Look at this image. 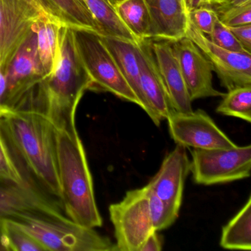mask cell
<instances>
[{
	"label": "cell",
	"mask_w": 251,
	"mask_h": 251,
	"mask_svg": "<svg viewBox=\"0 0 251 251\" xmlns=\"http://www.w3.org/2000/svg\"><path fill=\"white\" fill-rule=\"evenodd\" d=\"M0 136L23 186L65 212L52 120L35 111L0 109Z\"/></svg>",
	"instance_id": "1"
},
{
	"label": "cell",
	"mask_w": 251,
	"mask_h": 251,
	"mask_svg": "<svg viewBox=\"0 0 251 251\" xmlns=\"http://www.w3.org/2000/svg\"><path fill=\"white\" fill-rule=\"evenodd\" d=\"M58 173L64 211L80 226L100 227L93 180L86 152L75 127L57 128Z\"/></svg>",
	"instance_id": "2"
},
{
	"label": "cell",
	"mask_w": 251,
	"mask_h": 251,
	"mask_svg": "<svg viewBox=\"0 0 251 251\" xmlns=\"http://www.w3.org/2000/svg\"><path fill=\"white\" fill-rule=\"evenodd\" d=\"M92 86L77 52L74 30L61 26L56 62L43 83L46 115L55 127H75L77 105Z\"/></svg>",
	"instance_id": "3"
},
{
	"label": "cell",
	"mask_w": 251,
	"mask_h": 251,
	"mask_svg": "<svg viewBox=\"0 0 251 251\" xmlns=\"http://www.w3.org/2000/svg\"><path fill=\"white\" fill-rule=\"evenodd\" d=\"M4 73L6 90L0 109L46 114L43 83L47 76L38 55L37 37L34 29L10 61Z\"/></svg>",
	"instance_id": "4"
},
{
	"label": "cell",
	"mask_w": 251,
	"mask_h": 251,
	"mask_svg": "<svg viewBox=\"0 0 251 251\" xmlns=\"http://www.w3.org/2000/svg\"><path fill=\"white\" fill-rule=\"evenodd\" d=\"M73 30L77 52L92 81V90L110 92L120 99L139 105L137 98L100 36L86 30Z\"/></svg>",
	"instance_id": "5"
},
{
	"label": "cell",
	"mask_w": 251,
	"mask_h": 251,
	"mask_svg": "<svg viewBox=\"0 0 251 251\" xmlns=\"http://www.w3.org/2000/svg\"><path fill=\"white\" fill-rule=\"evenodd\" d=\"M14 224L33 236L47 251H118L109 238L72 220H23Z\"/></svg>",
	"instance_id": "6"
},
{
	"label": "cell",
	"mask_w": 251,
	"mask_h": 251,
	"mask_svg": "<svg viewBox=\"0 0 251 251\" xmlns=\"http://www.w3.org/2000/svg\"><path fill=\"white\" fill-rule=\"evenodd\" d=\"M118 251H139L154 228L147 186L127 192L123 201L109 206Z\"/></svg>",
	"instance_id": "7"
},
{
	"label": "cell",
	"mask_w": 251,
	"mask_h": 251,
	"mask_svg": "<svg viewBox=\"0 0 251 251\" xmlns=\"http://www.w3.org/2000/svg\"><path fill=\"white\" fill-rule=\"evenodd\" d=\"M190 171L198 184L228 183L251 176V146L193 149Z\"/></svg>",
	"instance_id": "8"
},
{
	"label": "cell",
	"mask_w": 251,
	"mask_h": 251,
	"mask_svg": "<svg viewBox=\"0 0 251 251\" xmlns=\"http://www.w3.org/2000/svg\"><path fill=\"white\" fill-rule=\"evenodd\" d=\"M167 120L170 136L177 145L185 148L210 150L236 146L202 110L174 111Z\"/></svg>",
	"instance_id": "9"
},
{
	"label": "cell",
	"mask_w": 251,
	"mask_h": 251,
	"mask_svg": "<svg viewBox=\"0 0 251 251\" xmlns=\"http://www.w3.org/2000/svg\"><path fill=\"white\" fill-rule=\"evenodd\" d=\"M71 220L63 210L22 185L0 178V222Z\"/></svg>",
	"instance_id": "10"
},
{
	"label": "cell",
	"mask_w": 251,
	"mask_h": 251,
	"mask_svg": "<svg viewBox=\"0 0 251 251\" xmlns=\"http://www.w3.org/2000/svg\"><path fill=\"white\" fill-rule=\"evenodd\" d=\"M186 37L202 51L227 91L251 86V54L232 52L217 46L194 26L189 18Z\"/></svg>",
	"instance_id": "11"
},
{
	"label": "cell",
	"mask_w": 251,
	"mask_h": 251,
	"mask_svg": "<svg viewBox=\"0 0 251 251\" xmlns=\"http://www.w3.org/2000/svg\"><path fill=\"white\" fill-rule=\"evenodd\" d=\"M44 18L24 0H0V69L5 71L30 33Z\"/></svg>",
	"instance_id": "12"
},
{
	"label": "cell",
	"mask_w": 251,
	"mask_h": 251,
	"mask_svg": "<svg viewBox=\"0 0 251 251\" xmlns=\"http://www.w3.org/2000/svg\"><path fill=\"white\" fill-rule=\"evenodd\" d=\"M172 44L191 100L223 98L213 86L212 66L198 46L187 37Z\"/></svg>",
	"instance_id": "13"
},
{
	"label": "cell",
	"mask_w": 251,
	"mask_h": 251,
	"mask_svg": "<svg viewBox=\"0 0 251 251\" xmlns=\"http://www.w3.org/2000/svg\"><path fill=\"white\" fill-rule=\"evenodd\" d=\"M136 57L140 70L142 94L149 109L150 118L155 126L167 120L174 112L164 82L157 67L151 39H145L136 45Z\"/></svg>",
	"instance_id": "14"
},
{
	"label": "cell",
	"mask_w": 251,
	"mask_h": 251,
	"mask_svg": "<svg viewBox=\"0 0 251 251\" xmlns=\"http://www.w3.org/2000/svg\"><path fill=\"white\" fill-rule=\"evenodd\" d=\"M190 172L186 148L177 145L164 158L158 173L147 186L160 199L180 210L185 180Z\"/></svg>",
	"instance_id": "15"
},
{
	"label": "cell",
	"mask_w": 251,
	"mask_h": 251,
	"mask_svg": "<svg viewBox=\"0 0 251 251\" xmlns=\"http://www.w3.org/2000/svg\"><path fill=\"white\" fill-rule=\"evenodd\" d=\"M152 24V39L177 42L186 37L189 11L185 0H145Z\"/></svg>",
	"instance_id": "16"
},
{
	"label": "cell",
	"mask_w": 251,
	"mask_h": 251,
	"mask_svg": "<svg viewBox=\"0 0 251 251\" xmlns=\"http://www.w3.org/2000/svg\"><path fill=\"white\" fill-rule=\"evenodd\" d=\"M152 49L173 109L177 112L193 111L192 100L175 55L173 44L167 41L152 42Z\"/></svg>",
	"instance_id": "17"
},
{
	"label": "cell",
	"mask_w": 251,
	"mask_h": 251,
	"mask_svg": "<svg viewBox=\"0 0 251 251\" xmlns=\"http://www.w3.org/2000/svg\"><path fill=\"white\" fill-rule=\"evenodd\" d=\"M101 40L115 60L125 80L137 98L139 106L149 114V109L142 94L140 70L136 57V45L110 36H101Z\"/></svg>",
	"instance_id": "18"
},
{
	"label": "cell",
	"mask_w": 251,
	"mask_h": 251,
	"mask_svg": "<svg viewBox=\"0 0 251 251\" xmlns=\"http://www.w3.org/2000/svg\"><path fill=\"white\" fill-rule=\"evenodd\" d=\"M61 24L73 30L94 32L102 36L98 22L83 0H44Z\"/></svg>",
	"instance_id": "19"
},
{
	"label": "cell",
	"mask_w": 251,
	"mask_h": 251,
	"mask_svg": "<svg viewBox=\"0 0 251 251\" xmlns=\"http://www.w3.org/2000/svg\"><path fill=\"white\" fill-rule=\"evenodd\" d=\"M113 0H83L98 22L102 36L117 38L137 45L140 41L128 30L116 13Z\"/></svg>",
	"instance_id": "20"
},
{
	"label": "cell",
	"mask_w": 251,
	"mask_h": 251,
	"mask_svg": "<svg viewBox=\"0 0 251 251\" xmlns=\"http://www.w3.org/2000/svg\"><path fill=\"white\" fill-rule=\"evenodd\" d=\"M120 20L139 39H152V24L145 0H113Z\"/></svg>",
	"instance_id": "21"
},
{
	"label": "cell",
	"mask_w": 251,
	"mask_h": 251,
	"mask_svg": "<svg viewBox=\"0 0 251 251\" xmlns=\"http://www.w3.org/2000/svg\"><path fill=\"white\" fill-rule=\"evenodd\" d=\"M220 245L225 249L251 251V197L240 211L223 227Z\"/></svg>",
	"instance_id": "22"
},
{
	"label": "cell",
	"mask_w": 251,
	"mask_h": 251,
	"mask_svg": "<svg viewBox=\"0 0 251 251\" xmlns=\"http://www.w3.org/2000/svg\"><path fill=\"white\" fill-rule=\"evenodd\" d=\"M61 26L64 25L42 19L33 27L37 37L38 55L46 76L50 74L56 62Z\"/></svg>",
	"instance_id": "23"
},
{
	"label": "cell",
	"mask_w": 251,
	"mask_h": 251,
	"mask_svg": "<svg viewBox=\"0 0 251 251\" xmlns=\"http://www.w3.org/2000/svg\"><path fill=\"white\" fill-rule=\"evenodd\" d=\"M217 113L251 122V86L235 88L223 97Z\"/></svg>",
	"instance_id": "24"
},
{
	"label": "cell",
	"mask_w": 251,
	"mask_h": 251,
	"mask_svg": "<svg viewBox=\"0 0 251 251\" xmlns=\"http://www.w3.org/2000/svg\"><path fill=\"white\" fill-rule=\"evenodd\" d=\"M150 214L154 230H164L171 226L178 217V210L160 199L148 186Z\"/></svg>",
	"instance_id": "25"
},
{
	"label": "cell",
	"mask_w": 251,
	"mask_h": 251,
	"mask_svg": "<svg viewBox=\"0 0 251 251\" xmlns=\"http://www.w3.org/2000/svg\"><path fill=\"white\" fill-rule=\"evenodd\" d=\"M11 251H45L46 248L33 236L9 222H2Z\"/></svg>",
	"instance_id": "26"
},
{
	"label": "cell",
	"mask_w": 251,
	"mask_h": 251,
	"mask_svg": "<svg viewBox=\"0 0 251 251\" xmlns=\"http://www.w3.org/2000/svg\"><path fill=\"white\" fill-rule=\"evenodd\" d=\"M208 39L214 45L227 50L249 53L236 39L229 27L223 24L218 18L216 20Z\"/></svg>",
	"instance_id": "27"
},
{
	"label": "cell",
	"mask_w": 251,
	"mask_h": 251,
	"mask_svg": "<svg viewBox=\"0 0 251 251\" xmlns=\"http://www.w3.org/2000/svg\"><path fill=\"white\" fill-rule=\"evenodd\" d=\"M189 18L200 32L209 36L218 17L211 7L202 6L189 11Z\"/></svg>",
	"instance_id": "28"
},
{
	"label": "cell",
	"mask_w": 251,
	"mask_h": 251,
	"mask_svg": "<svg viewBox=\"0 0 251 251\" xmlns=\"http://www.w3.org/2000/svg\"><path fill=\"white\" fill-rule=\"evenodd\" d=\"M218 19L227 27L251 24V2L228 10Z\"/></svg>",
	"instance_id": "29"
},
{
	"label": "cell",
	"mask_w": 251,
	"mask_h": 251,
	"mask_svg": "<svg viewBox=\"0 0 251 251\" xmlns=\"http://www.w3.org/2000/svg\"><path fill=\"white\" fill-rule=\"evenodd\" d=\"M0 178L23 186L21 179L8 156L1 136H0Z\"/></svg>",
	"instance_id": "30"
},
{
	"label": "cell",
	"mask_w": 251,
	"mask_h": 251,
	"mask_svg": "<svg viewBox=\"0 0 251 251\" xmlns=\"http://www.w3.org/2000/svg\"><path fill=\"white\" fill-rule=\"evenodd\" d=\"M251 2V0H209L208 6L212 8L217 17L228 10Z\"/></svg>",
	"instance_id": "31"
},
{
	"label": "cell",
	"mask_w": 251,
	"mask_h": 251,
	"mask_svg": "<svg viewBox=\"0 0 251 251\" xmlns=\"http://www.w3.org/2000/svg\"><path fill=\"white\" fill-rule=\"evenodd\" d=\"M228 27L245 50L251 53V24Z\"/></svg>",
	"instance_id": "32"
},
{
	"label": "cell",
	"mask_w": 251,
	"mask_h": 251,
	"mask_svg": "<svg viewBox=\"0 0 251 251\" xmlns=\"http://www.w3.org/2000/svg\"><path fill=\"white\" fill-rule=\"evenodd\" d=\"M24 1L34 8L44 18L52 23H58L63 25L52 8L44 0H24Z\"/></svg>",
	"instance_id": "33"
},
{
	"label": "cell",
	"mask_w": 251,
	"mask_h": 251,
	"mask_svg": "<svg viewBox=\"0 0 251 251\" xmlns=\"http://www.w3.org/2000/svg\"><path fill=\"white\" fill-rule=\"evenodd\" d=\"M162 250V241L158 234V231L154 230L147 238L139 251H161Z\"/></svg>",
	"instance_id": "34"
},
{
	"label": "cell",
	"mask_w": 251,
	"mask_h": 251,
	"mask_svg": "<svg viewBox=\"0 0 251 251\" xmlns=\"http://www.w3.org/2000/svg\"><path fill=\"white\" fill-rule=\"evenodd\" d=\"M185 1H186V8L189 12L200 7L208 6V2H209V0H185Z\"/></svg>",
	"instance_id": "35"
},
{
	"label": "cell",
	"mask_w": 251,
	"mask_h": 251,
	"mask_svg": "<svg viewBox=\"0 0 251 251\" xmlns=\"http://www.w3.org/2000/svg\"><path fill=\"white\" fill-rule=\"evenodd\" d=\"M0 251H11V248L4 233L2 222H0Z\"/></svg>",
	"instance_id": "36"
}]
</instances>
